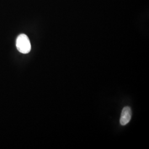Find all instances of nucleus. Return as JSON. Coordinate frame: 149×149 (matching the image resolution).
Segmentation results:
<instances>
[{"label":"nucleus","instance_id":"nucleus-1","mask_svg":"<svg viewBox=\"0 0 149 149\" xmlns=\"http://www.w3.org/2000/svg\"><path fill=\"white\" fill-rule=\"evenodd\" d=\"M16 47L18 50L22 54L28 53L31 50V44L26 34H20L16 40Z\"/></svg>","mask_w":149,"mask_h":149},{"label":"nucleus","instance_id":"nucleus-2","mask_svg":"<svg viewBox=\"0 0 149 149\" xmlns=\"http://www.w3.org/2000/svg\"><path fill=\"white\" fill-rule=\"evenodd\" d=\"M132 110L129 107H125L123 109L120 118V123L122 125H125L130 122L132 118Z\"/></svg>","mask_w":149,"mask_h":149}]
</instances>
